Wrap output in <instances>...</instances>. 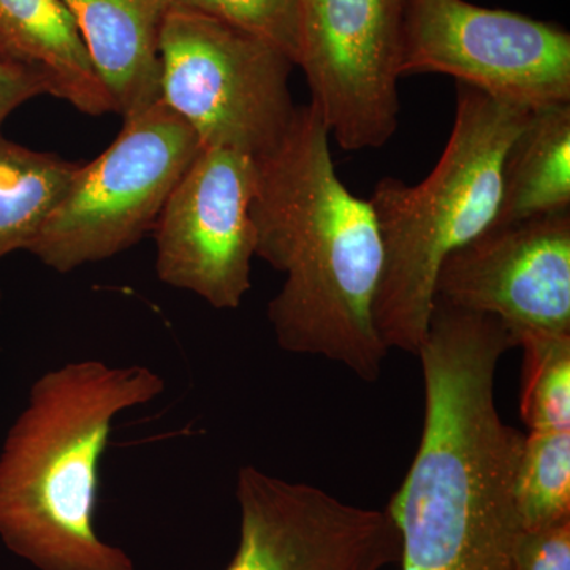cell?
Listing matches in <instances>:
<instances>
[{
    "label": "cell",
    "instance_id": "cell-1",
    "mask_svg": "<svg viewBox=\"0 0 570 570\" xmlns=\"http://www.w3.org/2000/svg\"><path fill=\"white\" fill-rule=\"evenodd\" d=\"M515 337L498 318L434 302L417 356L422 438L387 512L403 570H517L524 436L499 415L494 377Z\"/></svg>",
    "mask_w": 570,
    "mask_h": 570
},
{
    "label": "cell",
    "instance_id": "cell-2",
    "mask_svg": "<svg viewBox=\"0 0 570 570\" xmlns=\"http://www.w3.org/2000/svg\"><path fill=\"white\" fill-rule=\"evenodd\" d=\"M255 163V255L285 275L268 305L277 344L373 384L389 354L373 318L382 272L373 206L341 181L311 104L296 107L283 140Z\"/></svg>",
    "mask_w": 570,
    "mask_h": 570
},
{
    "label": "cell",
    "instance_id": "cell-3",
    "mask_svg": "<svg viewBox=\"0 0 570 570\" xmlns=\"http://www.w3.org/2000/svg\"><path fill=\"white\" fill-rule=\"evenodd\" d=\"M165 381L146 366L67 363L32 385L0 453V539L39 570H135L97 534L99 466L112 420L151 403Z\"/></svg>",
    "mask_w": 570,
    "mask_h": 570
},
{
    "label": "cell",
    "instance_id": "cell-4",
    "mask_svg": "<svg viewBox=\"0 0 570 570\" xmlns=\"http://www.w3.org/2000/svg\"><path fill=\"white\" fill-rule=\"evenodd\" d=\"M532 111L459 82L455 122L433 171L414 186L384 178L374 187L382 272L373 318L389 351L417 355L439 268L497 219L502 163Z\"/></svg>",
    "mask_w": 570,
    "mask_h": 570
},
{
    "label": "cell",
    "instance_id": "cell-5",
    "mask_svg": "<svg viewBox=\"0 0 570 570\" xmlns=\"http://www.w3.org/2000/svg\"><path fill=\"white\" fill-rule=\"evenodd\" d=\"M160 100L202 146L262 157L279 145L296 107L295 63L253 33L168 3L159 33Z\"/></svg>",
    "mask_w": 570,
    "mask_h": 570
},
{
    "label": "cell",
    "instance_id": "cell-6",
    "mask_svg": "<svg viewBox=\"0 0 570 570\" xmlns=\"http://www.w3.org/2000/svg\"><path fill=\"white\" fill-rule=\"evenodd\" d=\"M200 149L193 127L163 100L124 119L111 146L78 168L29 253L70 273L137 245Z\"/></svg>",
    "mask_w": 570,
    "mask_h": 570
},
{
    "label": "cell",
    "instance_id": "cell-7",
    "mask_svg": "<svg viewBox=\"0 0 570 570\" xmlns=\"http://www.w3.org/2000/svg\"><path fill=\"white\" fill-rule=\"evenodd\" d=\"M401 77L441 73L530 110L570 104V36L466 0H406Z\"/></svg>",
    "mask_w": 570,
    "mask_h": 570
},
{
    "label": "cell",
    "instance_id": "cell-8",
    "mask_svg": "<svg viewBox=\"0 0 570 570\" xmlns=\"http://www.w3.org/2000/svg\"><path fill=\"white\" fill-rule=\"evenodd\" d=\"M404 9L406 0H302L296 66L344 151L381 148L396 132Z\"/></svg>",
    "mask_w": 570,
    "mask_h": 570
},
{
    "label": "cell",
    "instance_id": "cell-9",
    "mask_svg": "<svg viewBox=\"0 0 570 570\" xmlns=\"http://www.w3.org/2000/svg\"><path fill=\"white\" fill-rule=\"evenodd\" d=\"M239 543L227 570H384L401 558V535L385 510L358 508L261 469L236 479Z\"/></svg>",
    "mask_w": 570,
    "mask_h": 570
},
{
    "label": "cell",
    "instance_id": "cell-10",
    "mask_svg": "<svg viewBox=\"0 0 570 570\" xmlns=\"http://www.w3.org/2000/svg\"><path fill=\"white\" fill-rule=\"evenodd\" d=\"M257 163L249 154L202 146L156 225V272L216 309H236L250 291Z\"/></svg>",
    "mask_w": 570,
    "mask_h": 570
},
{
    "label": "cell",
    "instance_id": "cell-11",
    "mask_svg": "<svg viewBox=\"0 0 570 570\" xmlns=\"http://www.w3.org/2000/svg\"><path fill=\"white\" fill-rule=\"evenodd\" d=\"M434 302L498 318L515 343L570 335V212L487 228L442 262Z\"/></svg>",
    "mask_w": 570,
    "mask_h": 570
},
{
    "label": "cell",
    "instance_id": "cell-12",
    "mask_svg": "<svg viewBox=\"0 0 570 570\" xmlns=\"http://www.w3.org/2000/svg\"><path fill=\"white\" fill-rule=\"evenodd\" d=\"M124 119L160 100L159 33L170 0H61Z\"/></svg>",
    "mask_w": 570,
    "mask_h": 570
},
{
    "label": "cell",
    "instance_id": "cell-13",
    "mask_svg": "<svg viewBox=\"0 0 570 570\" xmlns=\"http://www.w3.org/2000/svg\"><path fill=\"white\" fill-rule=\"evenodd\" d=\"M0 61L31 70L47 94L85 115L115 112L61 0H0Z\"/></svg>",
    "mask_w": 570,
    "mask_h": 570
},
{
    "label": "cell",
    "instance_id": "cell-14",
    "mask_svg": "<svg viewBox=\"0 0 570 570\" xmlns=\"http://www.w3.org/2000/svg\"><path fill=\"white\" fill-rule=\"evenodd\" d=\"M570 212V104L531 112L502 163L491 227Z\"/></svg>",
    "mask_w": 570,
    "mask_h": 570
},
{
    "label": "cell",
    "instance_id": "cell-15",
    "mask_svg": "<svg viewBox=\"0 0 570 570\" xmlns=\"http://www.w3.org/2000/svg\"><path fill=\"white\" fill-rule=\"evenodd\" d=\"M80 167L0 135V258L31 249Z\"/></svg>",
    "mask_w": 570,
    "mask_h": 570
},
{
    "label": "cell",
    "instance_id": "cell-16",
    "mask_svg": "<svg viewBox=\"0 0 570 570\" xmlns=\"http://www.w3.org/2000/svg\"><path fill=\"white\" fill-rule=\"evenodd\" d=\"M515 501L523 530L570 519V431H530L524 436Z\"/></svg>",
    "mask_w": 570,
    "mask_h": 570
},
{
    "label": "cell",
    "instance_id": "cell-17",
    "mask_svg": "<svg viewBox=\"0 0 570 570\" xmlns=\"http://www.w3.org/2000/svg\"><path fill=\"white\" fill-rule=\"evenodd\" d=\"M520 414L530 431H570V335H521Z\"/></svg>",
    "mask_w": 570,
    "mask_h": 570
},
{
    "label": "cell",
    "instance_id": "cell-18",
    "mask_svg": "<svg viewBox=\"0 0 570 570\" xmlns=\"http://www.w3.org/2000/svg\"><path fill=\"white\" fill-rule=\"evenodd\" d=\"M174 6L197 11L268 41L298 62L302 0H170Z\"/></svg>",
    "mask_w": 570,
    "mask_h": 570
},
{
    "label": "cell",
    "instance_id": "cell-19",
    "mask_svg": "<svg viewBox=\"0 0 570 570\" xmlns=\"http://www.w3.org/2000/svg\"><path fill=\"white\" fill-rule=\"evenodd\" d=\"M517 570H570V519L539 530H523L515 551Z\"/></svg>",
    "mask_w": 570,
    "mask_h": 570
},
{
    "label": "cell",
    "instance_id": "cell-20",
    "mask_svg": "<svg viewBox=\"0 0 570 570\" xmlns=\"http://www.w3.org/2000/svg\"><path fill=\"white\" fill-rule=\"evenodd\" d=\"M47 94L43 81L24 67L0 61V124L33 97Z\"/></svg>",
    "mask_w": 570,
    "mask_h": 570
}]
</instances>
